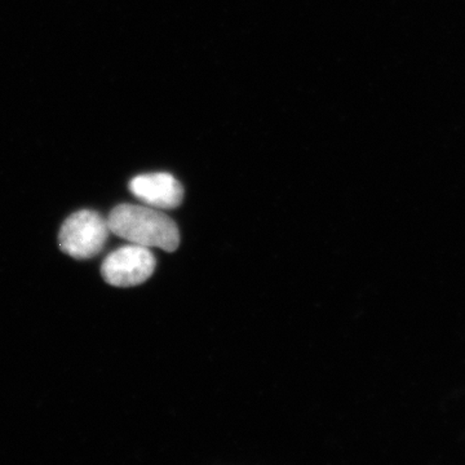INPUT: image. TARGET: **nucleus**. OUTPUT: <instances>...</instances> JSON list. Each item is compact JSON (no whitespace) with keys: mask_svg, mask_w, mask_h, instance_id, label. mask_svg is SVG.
I'll use <instances>...</instances> for the list:
<instances>
[{"mask_svg":"<svg viewBox=\"0 0 465 465\" xmlns=\"http://www.w3.org/2000/svg\"><path fill=\"white\" fill-rule=\"evenodd\" d=\"M110 232L139 246L173 252L180 244V232L173 219L158 208L119 204L108 217Z\"/></svg>","mask_w":465,"mask_h":465,"instance_id":"nucleus-1","label":"nucleus"},{"mask_svg":"<svg viewBox=\"0 0 465 465\" xmlns=\"http://www.w3.org/2000/svg\"><path fill=\"white\" fill-rule=\"evenodd\" d=\"M109 234L108 219H104L96 211L82 210L67 217L61 226L58 243L66 255L87 260L99 255Z\"/></svg>","mask_w":465,"mask_h":465,"instance_id":"nucleus-2","label":"nucleus"},{"mask_svg":"<svg viewBox=\"0 0 465 465\" xmlns=\"http://www.w3.org/2000/svg\"><path fill=\"white\" fill-rule=\"evenodd\" d=\"M155 265L157 260L152 250L130 243L106 256L101 266V274L112 286H139L152 277Z\"/></svg>","mask_w":465,"mask_h":465,"instance_id":"nucleus-3","label":"nucleus"},{"mask_svg":"<svg viewBox=\"0 0 465 465\" xmlns=\"http://www.w3.org/2000/svg\"><path fill=\"white\" fill-rule=\"evenodd\" d=\"M130 191L146 206L158 210H173L183 200V189L179 180L166 173H146L134 177Z\"/></svg>","mask_w":465,"mask_h":465,"instance_id":"nucleus-4","label":"nucleus"}]
</instances>
